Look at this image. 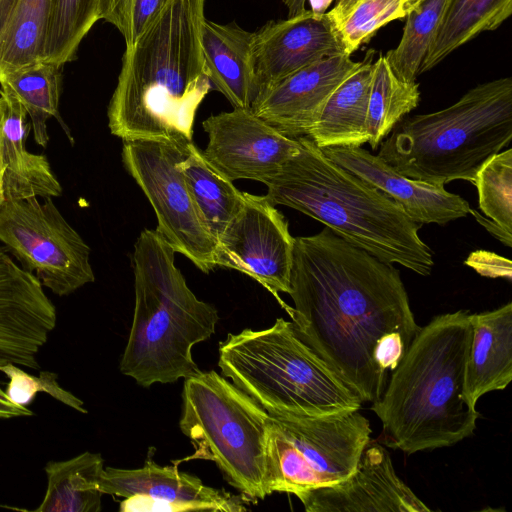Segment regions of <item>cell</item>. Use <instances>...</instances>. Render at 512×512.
Here are the masks:
<instances>
[{
    "label": "cell",
    "mask_w": 512,
    "mask_h": 512,
    "mask_svg": "<svg viewBox=\"0 0 512 512\" xmlns=\"http://www.w3.org/2000/svg\"><path fill=\"white\" fill-rule=\"evenodd\" d=\"M285 306L298 337L364 402L420 330L399 270L325 227L295 238Z\"/></svg>",
    "instance_id": "1"
},
{
    "label": "cell",
    "mask_w": 512,
    "mask_h": 512,
    "mask_svg": "<svg viewBox=\"0 0 512 512\" xmlns=\"http://www.w3.org/2000/svg\"><path fill=\"white\" fill-rule=\"evenodd\" d=\"M179 426L195 452L213 461L245 498H265L270 415L216 371L185 378Z\"/></svg>",
    "instance_id": "8"
},
{
    "label": "cell",
    "mask_w": 512,
    "mask_h": 512,
    "mask_svg": "<svg viewBox=\"0 0 512 512\" xmlns=\"http://www.w3.org/2000/svg\"><path fill=\"white\" fill-rule=\"evenodd\" d=\"M5 101L3 121V160L5 200L30 197H59L62 186L47 157L27 150L31 125L21 102L7 91H0Z\"/></svg>",
    "instance_id": "22"
},
{
    "label": "cell",
    "mask_w": 512,
    "mask_h": 512,
    "mask_svg": "<svg viewBox=\"0 0 512 512\" xmlns=\"http://www.w3.org/2000/svg\"><path fill=\"white\" fill-rule=\"evenodd\" d=\"M446 4L447 0H420L406 16L399 44L384 56L400 79L416 82L442 21Z\"/></svg>",
    "instance_id": "30"
},
{
    "label": "cell",
    "mask_w": 512,
    "mask_h": 512,
    "mask_svg": "<svg viewBox=\"0 0 512 512\" xmlns=\"http://www.w3.org/2000/svg\"><path fill=\"white\" fill-rule=\"evenodd\" d=\"M356 0H337L334 7L328 12L330 19L335 25L350 9Z\"/></svg>",
    "instance_id": "40"
},
{
    "label": "cell",
    "mask_w": 512,
    "mask_h": 512,
    "mask_svg": "<svg viewBox=\"0 0 512 512\" xmlns=\"http://www.w3.org/2000/svg\"><path fill=\"white\" fill-rule=\"evenodd\" d=\"M56 321V308L39 280L0 246V367L38 369L36 355Z\"/></svg>",
    "instance_id": "15"
},
{
    "label": "cell",
    "mask_w": 512,
    "mask_h": 512,
    "mask_svg": "<svg viewBox=\"0 0 512 512\" xmlns=\"http://www.w3.org/2000/svg\"><path fill=\"white\" fill-rule=\"evenodd\" d=\"M311 10L317 13H324L332 0H309Z\"/></svg>",
    "instance_id": "43"
},
{
    "label": "cell",
    "mask_w": 512,
    "mask_h": 512,
    "mask_svg": "<svg viewBox=\"0 0 512 512\" xmlns=\"http://www.w3.org/2000/svg\"><path fill=\"white\" fill-rule=\"evenodd\" d=\"M294 242L275 205L245 192L243 207L217 239L216 265L248 275L280 300L290 291Z\"/></svg>",
    "instance_id": "12"
},
{
    "label": "cell",
    "mask_w": 512,
    "mask_h": 512,
    "mask_svg": "<svg viewBox=\"0 0 512 512\" xmlns=\"http://www.w3.org/2000/svg\"><path fill=\"white\" fill-rule=\"evenodd\" d=\"M5 114V101L2 96H0V205L5 200L4 195V160H3V121Z\"/></svg>",
    "instance_id": "39"
},
{
    "label": "cell",
    "mask_w": 512,
    "mask_h": 512,
    "mask_svg": "<svg viewBox=\"0 0 512 512\" xmlns=\"http://www.w3.org/2000/svg\"><path fill=\"white\" fill-rule=\"evenodd\" d=\"M412 9V0H356L334 25L345 54L351 56L382 26L406 18Z\"/></svg>",
    "instance_id": "32"
},
{
    "label": "cell",
    "mask_w": 512,
    "mask_h": 512,
    "mask_svg": "<svg viewBox=\"0 0 512 512\" xmlns=\"http://www.w3.org/2000/svg\"><path fill=\"white\" fill-rule=\"evenodd\" d=\"M175 253L156 230L144 229L134 245L135 308L120 370L143 387L200 372L192 347L208 339L219 320L216 308L188 287Z\"/></svg>",
    "instance_id": "5"
},
{
    "label": "cell",
    "mask_w": 512,
    "mask_h": 512,
    "mask_svg": "<svg viewBox=\"0 0 512 512\" xmlns=\"http://www.w3.org/2000/svg\"><path fill=\"white\" fill-rule=\"evenodd\" d=\"M297 139L299 152L263 180L266 197L323 223L381 261L430 275L433 253L419 236L422 224L385 193L333 162L309 137Z\"/></svg>",
    "instance_id": "4"
},
{
    "label": "cell",
    "mask_w": 512,
    "mask_h": 512,
    "mask_svg": "<svg viewBox=\"0 0 512 512\" xmlns=\"http://www.w3.org/2000/svg\"><path fill=\"white\" fill-rule=\"evenodd\" d=\"M373 65L372 56L367 55L326 101L307 135L320 149L368 143L366 123Z\"/></svg>",
    "instance_id": "23"
},
{
    "label": "cell",
    "mask_w": 512,
    "mask_h": 512,
    "mask_svg": "<svg viewBox=\"0 0 512 512\" xmlns=\"http://www.w3.org/2000/svg\"><path fill=\"white\" fill-rule=\"evenodd\" d=\"M204 5L205 0H168L126 47L107 110L111 134L192 142L198 107L211 90L201 48Z\"/></svg>",
    "instance_id": "2"
},
{
    "label": "cell",
    "mask_w": 512,
    "mask_h": 512,
    "mask_svg": "<svg viewBox=\"0 0 512 512\" xmlns=\"http://www.w3.org/2000/svg\"><path fill=\"white\" fill-rule=\"evenodd\" d=\"M360 64L346 54L323 58L270 86L250 109L290 138L307 136L330 95Z\"/></svg>",
    "instance_id": "17"
},
{
    "label": "cell",
    "mask_w": 512,
    "mask_h": 512,
    "mask_svg": "<svg viewBox=\"0 0 512 512\" xmlns=\"http://www.w3.org/2000/svg\"><path fill=\"white\" fill-rule=\"evenodd\" d=\"M269 415L268 495L298 496L344 480L355 470L372 432L359 410L324 416Z\"/></svg>",
    "instance_id": "9"
},
{
    "label": "cell",
    "mask_w": 512,
    "mask_h": 512,
    "mask_svg": "<svg viewBox=\"0 0 512 512\" xmlns=\"http://www.w3.org/2000/svg\"><path fill=\"white\" fill-rule=\"evenodd\" d=\"M472 340L465 391L474 405L488 392L504 390L512 380V303L469 314Z\"/></svg>",
    "instance_id": "21"
},
{
    "label": "cell",
    "mask_w": 512,
    "mask_h": 512,
    "mask_svg": "<svg viewBox=\"0 0 512 512\" xmlns=\"http://www.w3.org/2000/svg\"><path fill=\"white\" fill-rule=\"evenodd\" d=\"M339 54H345L344 47L328 13L305 9L268 21L253 32L255 98L294 72Z\"/></svg>",
    "instance_id": "14"
},
{
    "label": "cell",
    "mask_w": 512,
    "mask_h": 512,
    "mask_svg": "<svg viewBox=\"0 0 512 512\" xmlns=\"http://www.w3.org/2000/svg\"><path fill=\"white\" fill-rule=\"evenodd\" d=\"M180 167L193 200L217 243L243 207L245 192L239 191L232 181L209 164L193 142L187 145Z\"/></svg>",
    "instance_id": "26"
},
{
    "label": "cell",
    "mask_w": 512,
    "mask_h": 512,
    "mask_svg": "<svg viewBox=\"0 0 512 512\" xmlns=\"http://www.w3.org/2000/svg\"><path fill=\"white\" fill-rule=\"evenodd\" d=\"M474 185L487 218L512 234V149L492 156L479 169Z\"/></svg>",
    "instance_id": "33"
},
{
    "label": "cell",
    "mask_w": 512,
    "mask_h": 512,
    "mask_svg": "<svg viewBox=\"0 0 512 512\" xmlns=\"http://www.w3.org/2000/svg\"><path fill=\"white\" fill-rule=\"evenodd\" d=\"M470 213L474 215L477 222L480 223L486 230H488L494 237H496L500 242H502L505 246H512V234L506 232L503 228H501L498 224L490 220L489 218H485L483 215L478 213L474 209H470Z\"/></svg>",
    "instance_id": "38"
},
{
    "label": "cell",
    "mask_w": 512,
    "mask_h": 512,
    "mask_svg": "<svg viewBox=\"0 0 512 512\" xmlns=\"http://www.w3.org/2000/svg\"><path fill=\"white\" fill-rule=\"evenodd\" d=\"M253 32L236 23L204 19L201 48L211 89L222 93L233 108L250 109L255 98Z\"/></svg>",
    "instance_id": "20"
},
{
    "label": "cell",
    "mask_w": 512,
    "mask_h": 512,
    "mask_svg": "<svg viewBox=\"0 0 512 512\" xmlns=\"http://www.w3.org/2000/svg\"><path fill=\"white\" fill-rule=\"evenodd\" d=\"M512 140V79L478 84L442 110L404 117L378 156L411 179L444 187L475 183L479 169Z\"/></svg>",
    "instance_id": "6"
},
{
    "label": "cell",
    "mask_w": 512,
    "mask_h": 512,
    "mask_svg": "<svg viewBox=\"0 0 512 512\" xmlns=\"http://www.w3.org/2000/svg\"><path fill=\"white\" fill-rule=\"evenodd\" d=\"M218 365L269 414L324 416L362 406L283 318L269 328L229 334L220 343Z\"/></svg>",
    "instance_id": "7"
},
{
    "label": "cell",
    "mask_w": 512,
    "mask_h": 512,
    "mask_svg": "<svg viewBox=\"0 0 512 512\" xmlns=\"http://www.w3.org/2000/svg\"><path fill=\"white\" fill-rule=\"evenodd\" d=\"M104 461L99 453L84 452L45 466L47 489L37 512H99L100 478Z\"/></svg>",
    "instance_id": "24"
},
{
    "label": "cell",
    "mask_w": 512,
    "mask_h": 512,
    "mask_svg": "<svg viewBox=\"0 0 512 512\" xmlns=\"http://www.w3.org/2000/svg\"><path fill=\"white\" fill-rule=\"evenodd\" d=\"M189 144V143H188ZM188 144L123 140L122 162L157 217L156 231L199 270L216 265V240L207 228L180 167Z\"/></svg>",
    "instance_id": "11"
},
{
    "label": "cell",
    "mask_w": 512,
    "mask_h": 512,
    "mask_svg": "<svg viewBox=\"0 0 512 512\" xmlns=\"http://www.w3.org/2000/svg\"><path fill=\"white\" fill-rule=\"evenodd\" d=\"M103 494L129 497L145 495L173 502L184 511L241 512L243 500L224 489L206 486L198 477L178 470L177 465L160 466L148 460L142 468H104L100 478Z\"/></svg>",
    "instance_id": "19"
},
{
    "label": "cell",
    "mask_w": 512,
    "mask_h": 512,
    "mask_svg": "<svg viewBox=\"0 0 512 512\" xmlns=\"http://www.w3.org/2000/svg\"><path fill=\"white\" fill-rule=\"evenodd\" d=\"M17 0H0V33L10 18Z\"/></svg>",
    "instance_id": "41"
},
{
    "label": "cell",
    "mask_w": 512,
    "mask_h": 512,
    "mask_svg": "<svg viewBox=\"0 0 512 512\" xmlns=\"http://www.w3.org/2000/svg\"><path fill=\"white\" fill-rule=\"evenodd\" d=\"M307 512H430L397 476L384 446L370 440L344 480L297 496Z\"/></svg>",
    "instance_id": "16"
},
{
    "label": "cell",
    "mask_w": 512,
    "mask_h": 512,
    "mask_svg": "<svg viewBox=\"0 0 512 512\" xmlns=\"http://www.w3.org/2000/svg\"><path fill=\"white\" fill-rule=\"evenodd\" d=\"M472 340L469 313L435 316L415 335L371 410L381 443L410 455L452 446L473 434L480 413L465 391Z\"/></svg>",
    "instance_id": "3"
},
{
    "label": "cell",
    "mask_w": 512,
    "mask_h": 512,
    "mask_svg": "<svg viewBox=\"0 0 512 512\" xmlns=\"http://www.w3.org/2000/svg\"><path fill=\"white\" fill-rule=\"evenodd\" d=\"M168 0H100L99 19L114 25L126 47L133 45L152 24Z\"/></svg>",
    "instance_id": "35"
},
{
    "label": "cell",
    "mask_w": 512,
    "mask_h": 512,
    "mask_svg": "<svg viewBox=\"0 0 512 512\" xmlns=\"http://www.w3.org/2000/svg\"><path fill=\"white\" fill-rule=\"evenodd\" d=\"M202 127L208 135L204 158L232 182H263L300 150L297 138L282 134L251 109L211 115Z\"/></svg>",
    "instance_id": "13"
},
{
    "label": "cell",
    "mask_w": 512,
    "mask_h": 512,
    "mask_svg": "<svg viewBox=\"0 0 512 512\" xmlns=\"http://www.w3.org/2000/svg\"><path fill=\"white\" fill-rule=\"evenodd\" d=\"M465 264L472 267L482 276L511 280V261L493 252L484 250L474 251L465 260Z\"/></svg>",
    "instance_id": "36"
},
{
    "label": "cell",
    "mask_w": 512,
    "mask_h": 512,
    "mask_svg": "<svg viewBox=\"0 0 512 512\" xmlns=\"http://www.w3.org/2000/svg\"><path fill=\"white\" fill-rule=\"evenodd\" d=\"M0 371L9 377L5 392L15 404L26 406L37 393L44 392L78 412L87 413L83 401L59 385L56 373L41 371L34 376L13 363L1 366Z\"/></svg>",
    "instance_id": "34"
},
{
    "label": "cell",
    "mask_w": 512,
    "mask_h": 512,
    "mask_svg": "<svg viewBox=\"0 0 512 512\" xmlns=\"http://www.w3.org/2000/svg\"><path fill=\"white\" fill-rule=\"evenodd\" d=\"M4 200L0 242L43 287L67 296L95 280L91 249L51 197Z\"/></svg>",
    "instance_id": "10"
},
{
    "label": "cell",
    "mask_w": 512,
    "mask_h": 512,
    "mask_svg": "<svg viewBox=\"0 0 512 512\" xmlns=\"http://www.w3.org/2000/svg\"><path fill=\"white\" fill-rule=\"evenodd\" d=\"M33 414L26 406L13 403L0 387V418L28 417Z\"/></svg>",
    "instance_id": "37"
},
{
    "label": "cell",
    "mask_w": 512,
    "mask_h": 512,
    "mask_svg": "<svg viewBox=\"0 0 512 512\" xmlns=\"http://www.w3.org/2000/svg\"><path fill=\"white\" fill-rule=\"evenodd\" d=\"M100 0H52L43 62L62 67L73 61L79 45L99 20Z\"/></svg>",
    "instance_id": "31"
},
{
    "label": "cell",
    "mask_w": 512,
    "mask_h": 512,
    "mask_svg": "<svg viewBox=\"0 0 512 512\" xmlns=\"http://www.w3.org/2000/svg\"><path fill=\"white\" fill-rule=\"evenodd\" d=\"M52 0H17L0 33V80L43 59Z\"/></svg>",
    "instance_id": "27"
},
{
    "label": "cell",
    "mask_w": 512,
    "mask_h": 512,
    "mask_svg": "<svg viewBox=\"0 0 512 512\" xmlns=\"http://www.w3.org/2000/svg\"><path fill=\"white\" fill-rule=\"evenodd\" d=\"M60 67L38 62L4 76L1 90L15 96L31 120L35 142L46 148L49 142L47 121L59 118V99L62 91Z\"/></svg>",
    "instance_id": "28"
},
{
    "label": "cell",
    "mask_w": 512,
    "mask_h": 512,
    "mask_svg": "<svg viewBox=\"0 0 512 512\" xmlns=\"http://www.w3.org/2000/svg\"><path fill=\"white\" fill-rule=\"evenodd\" d=\"M420 0H412L413 7L419 2Z\"/></svg>",
    "instance_id": "44"
},
{
    "label": "cell",
    "mask_w": 512,
    "mask_h": 512,
    "mask_svg": "<svg viewBox=\"0 0 512 512\" xmlns=\"http://www.w3.org/2000/svg\"><path fill=\"white\" fill-rule=\"evenodd\" d=\"M322 151L333 162L389 196L417 223L445 225L470 213L469 203L461 196L442 186L404 176L361 146L328 147Z\"/></svg>",
    "instance_id": "18"
},
{
    "label": "cell",
    "mask_w": 512,
    "mask_h": 512,
    "mask_svg": "<svg viewBox=\"0 0 512 512\" xmlns=\"http://www.w3.org/2000/svg\"><path fill=\"white\" fill-rule=\"evenodd\" d=\"M306 1L307 0H283V3L288 10V17L296 15L305 10Z\"/></svg>",
    "instance_id": "42"
},
{
    "label": "cell",
    "mask_w": 512,
    "mask_h": 512,
    "mask_svg": "<svg viewBox=\"0 0 512 512\" xmlns=\"http://www.w3.org/2000/svg\"><path fill=\"white\" fill-rule=\"evenodd\" d=\"M373 64L366 124L368 143L376 150L398 122L418 106L420 91L417 82L400 79L384 56Z\"/></svg>",
    "instance_id": "29"
},
{
    "label": "cell",
    "mask_w": 512,
    "mask_h": 512,
    "mask_svg": "<svg viewBox=\"0 0 512 512\" xmlns=\"http://www.w3.org/2000/svg\"><path fill=\"white\" fill-rule=\"evenodd\" d=\"M512 0H447L435 39L419 74L485 31L496 30L511 16Z\"/></svg>",
    "instance_id": "25"
}]
</instances>
